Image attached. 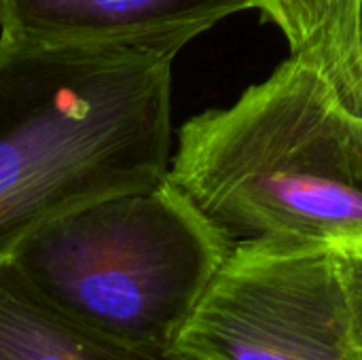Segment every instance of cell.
Returning <instances> with one entry per match:
<instances>
[{
	"instance_id": "cell-1",
	"label": "cell",
	"mask_w": 362,
	"mask_h": 360,
	"mask_svg": "<svg viewBox=\"0 0 362 360\" xmlns=\"http://www.w3.org/2000/svg\"><path fill=\"white\" fill-rule=\"evenodd\" d=\"M172 64L0 36V259L47 221L165 180Z\"/></svg>"
},
{
	"instance_id": "cell-2",
	"label": "cell",
	"mask_w": 362,
	"mask_h": 360,
	"mask_svg": "<svg viewBox=\"0 0 362 360\" xmlns=\"http://www.w3.org/2000/svg\"><path fill=\"white\" fill-rule=\"evenodd\" d=\"M168 180L233 248L362 242V115L291 53L231 106L178 132Z\"/></svg>"
},
{
	"instance_id": "cell-3",
	"label": "cell",
	"mask_w": 362,
	"mask_h": 360,
	"mask_svg": "<svg viewBox=\"0 0 362 360\" xmlns=\"http://www.w3.org/2000/svg\"><path fill=\"white\" fill-rule=\"evenodd\" d=\"M231 246L168 180L70 210L8 255L70 320L142 346H176Z\"/></svg>"
},
{
	"instance_id": "cell-4",
	"label": "cell",
	"mask_w": 362,
	"mask_h": 360,
	"mask_svg": "<svg viewBox=\"0 0 362 360\" xmlns=\"http://www.w3.org/2000/svg\"><path fill=\"white\" fill-rule=\"evenodd\" d=\"M176 348L204 360H362L333 248L229 250Z\"/></svg>"
},
{
	"instance_id": "cell-5",
	"label": "cell",
	"mask_w": 362,
	"mask_h": 360,
	"mask_svg": "<svg viewBox=\"0 0 362 360\" xmlns=\"http://www.w3.org/2000/svg\"><path fill=\"white\" fill-rule=\"evenodd\" d=\"M257 4L259 0H0V36L176 57L202 32Z\"/></svg>"
},
{
	"instance_id": "cell-6",
	"label": "cell",
	"mask_w": 362,
	"mask_h": 360,
	"mask_svg": "<svg viewBox=\"0 0 362 360\" xmlns=\"http://www.w3.org/2000/svg\"><path fill=\"white\" fill-rule=\"evenodd\" d=\"M0 360H204L176 346H142L110 337L45 303L0 259Z\"/></svg>"
},
{
	"instance_id": "cell-7",
	"label": "cell",
	"mask_w": 362,
	"mask_h": 360,
	"mask_svg": "<svg viewBox=\"0 0 362 360\" xmlns=\"http://www.w3.org/2000/svg\"><path fill=\"white\" fill-rule=\"evenodd\" d=\"M297 55L316 62L333 81L344 102L362 115V0H346L322 42Z\"/></svg>"
},
{
	"instance_id": "cell-8",
	"label": "cell",
	"mask_w": 362,
	"mask_h": 360,
	"mask_svg": "<svg viewBox=\"0 0 362 360\" xmlns=\"http://www.w3.org/2000/svg\"><path fill=\"white\" fill-rule=\"evenodd\" d=\"M344 4L346 0H259L257 8L282 30L291 53H308L331 32Z\"/></svg>"
},
{
	"instance_id": "cell-9",
	"label": "cell",
	"mask_w": 362,
	"mask_h": 360,
	"mask_svg": "<svg viewBox=\"0 0 362 360\" xmlns=\"http://www.w3.org/2000/svg\"><path fill=\"white\" fill-rule=\"evenodd\" d=\"M333 255H335V263H337V269L346 289L352 327H354V335H356L362 354V242L337 246L333 248Z\"/></svg>"
}]
</instances>
